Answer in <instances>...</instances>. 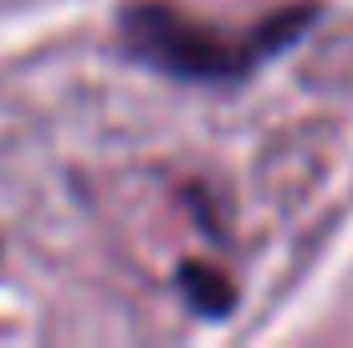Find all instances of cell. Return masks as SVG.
Instances as JSON below:
<instances>
[{
    "instance_id": "obj_2",
    "label": "cell",
    "mask_w": 353,
    "mask_h": 348,
    "mask_svg": "<svg viewBox=\"0 0 353 348\" xmlns=\"http://www.w3.org/2000/svg\"><path fill=\"white\" fill-rule=\"evenodd\" d=\"M179 292H185V303L200 318H230V307H236V287L215 267H205V261H185L179 267Z\"/></svg>"
},
{
    "instance_id": "obj_1",
    "label": "cell",
    "mask_w": 353,
    "mask_h": 348,
    "mask_svg": "<svg viewBox=\"0 0 353 348\" xmlns=\"http://www.w3.org/2000/svg\"><path fill=\"white\" fill-rule=\"evenodd\" d=\"M307 26H312V10L297 6V10H282V16H266L246 36H230L164 6V0H133V6H123V21H118L128 52L143 67L169 72L179 82H230L241 72L261 67L266 57H276L282 46H292Z\"/></svg>"
}]
</instances>
